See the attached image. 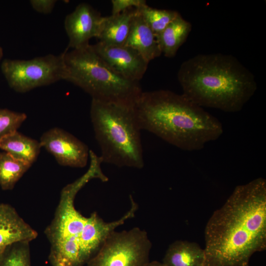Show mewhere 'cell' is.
Listing matches in <instances>:
<instances>
[{
	"mask_svg": "<svg viewBox=\"0 0 266 266\" xmlns=\"http://www.w3.org/2000/svg\"><path fill=\"white\" fill-rule=\"evenodd\" d=\"M138 9L156 36L180 14L175 10L152 8L147 4Z\"/></svg>",
	"mask_w": 266,
	"mask_h": 266,
	"instance_id": "d6986e66",
	"label": "cell"
},
{
	"mask_svg": "<svg viewBox=\"0 0 266 266\" xmlns=\"http://www.w3.org/2000/svg\"><path fill=\"white\" fill-rule=\"evenodd\" d=\"M204 266H249L266 248V181L236 186L204 230Z\"/></svg>",
	"mask_w": 266,
	"mask_h": 266,
	"instance_id": "6da1fadb",
	"label": "cell"
},
{
	"mask_svg": "<svg viewBox=\"0 0 266 266\" xmlns=\"http://www.w3.org/2000/svg\"><path fill=\"white\" fill-rule=\"evenodd\" d=\"M48 259H49V261L50 264L52 265V266H70L64 264L60 262L57 260H56L54 257H53L52 256L50 255H49Z\"/></svg>",
	"mask_w": 266,
	"mask_h": 266,
	"instance_id": "cb8c5ba5",
	"label": "cell"
},
{
	"mask_svg": "<svg viewBox=\"0 0 266 266\" xmlns=\"http://www.w3.org/2000/svg\"><path fill=\"white\" fill-rule=\"evenodd\" d=\"M191 30V24L179 14L156 36L162 54L167 58L174 57Z\"/></svg>",
	"mask_w": 266,
	"mask_h": 266,
	"instance_id": "e0dca14e",
	"label": "cell"
},
{
	"mask_svg": "<svg viewBox=\"0 0 266 266\" xmlns=\"http://www.w3.org/2000/svg\"><path fill=\"white\" fill-rule=\"evenodd\" d=\"M1 70L9 86L19 93L64 80L62 53L48 54L30 60L4 59Z\"/></svg>",
	"mask_w": 266,
	"mask_h": 266,
	"instance_id": "ba28073f",
	"label": "cell"
},
{
	"mask_svg": "<svg viewBox=\"0 0 266 266\" xmlns=\"http://www.w3.org/2000/svg\"><path fill=\"white\" fill-rule=\"evenodd\" d=\"M183 95L201 107L227 112L242 109L257 89L253 73L231 55L199 54L181 65Z\"/></svg>",
	"mask_w": 266,
	"mask_h": 266,
	"instance_id": "3957f363",
	"label": "cell"
},
{
	"mask_svg": "<svg viewBox=\"0 0 266 266\" xmlns=\"http://www.w3.org/2000/svg\"><path fill=\"white\" fill-rule=\"evenodd\" d=\"M124 45L137 51L149 63L162 54L156 36L143 18L138 8L133 17Z\"/></svg>",
	"mask_w": 266,
	"mask_h": 266,
	"instance_id": "4fadbf2b",
	"label": "cell"
},
{
	"mask_svg": "<svg viewBox=\"0 0 266 266\" xmlns=\"http://www.w3.org/2000/svg\"><path fill=\"white\" fill-rule=\"evenodd\" d=\"M133 106L141 130L184 150H200L223 132L217 118L184 95L171 91L142 92Z\"/></svg>",
	"mask_w": 266,
	"mask_h": 266,
	"instance_id": "7a4b0ae2",
	"label": "cell"
},
{
	"mask_svg": "<svg viewBox=\"0 0 266 266\" xmlns=\"http://www.w3.org/2000/svg\"><path fill=\"white\" fill-rule=\"evenodd\" d=\"M93 178L92 172L87 170L63 189L54 217L44 231L50 244L49 255L66 265L84 266L80 240L88 217L76 210L74 201L77 192Z\"/></svg>",
	"mask_w": 266,
	"mask_h": 266,
	"instance_id": "8992f818",
	"label": "cell"
},
{
	"mask_svg": "<svg viewBox=\"0 0 266 266\" xmlns=\"http://www.w3.org/2000/svg\"><path fill=\"white\" fill-rule=\"evenodd\" d=\"M39 142L62 166L83 167L87 165L89 155L87 145L62 129L54 128L46 131Z\"/></svg>",
	"mask_w": 266,
	"mask_h": 266,
	"instance_id": "9c48e42d",
	"label": "cell"
},
{
	"mask_svg": "<svg viewBox=\"0 0 266 266\" xmlns=\"http://www.w3.org/2000/svg\"><path fill=\"white\" fill-rule=\"evenodd\" d=\"M104 17L90 4H79L65 19V29L68 38L66 49H79L90 45L91 38H98Z\"/></svg>",
	"mask_w": 266,
	"mask_h": 266,
	"instance_id": "8fae6325",
	"label": "cell"
},
{
	"mask_svg": "<svg viewBox=\"0 0 266 266\" xmlns=\"http://www.w3.org/2000/svg\"><path fill=\"white\" fill-rule=\"evenodd\" d=\"M91 45L106 64L124 78L139 82L145 73L149 62L134 49L126 45L107 46L99 42Z\"/></svg>",
	"mask_w": 266,
	"mask_h": 266,
	"instance_id": "30bf717a",
	"label": "cell"
},
{
	"mask_svg": "<svg viewBox=\"0 0 266 266\" xmlns=\"http://www.w3.org/2000/svg\"><path fill=\"white\" fill-rule=\"evenodd\" d=\"M5 152H0V186L4 190L12 189L17 182L31 167Z\"/></svg>",
	"mask_w": 266,
	"mask_h": 266,
	"instance_id": "ac0fdd59",
	"label": "cell"
},
{
	"mask_svg": "<svg viewBox=\"0 0 266 266\" xmlns=\"http://www.w3.org/2000/svg\"><path fill=\"white\" fill-rule=\"evenodd\" d=\"M41 148L39 141L17 131L0 140V149L13 158L31 166L36 161Z\"/></svg>",
	"mask_w": 266,
	"mask_h": 266,
	"instance_id": "2e32d148",
	"label": "cell"
},
{
	"mask_svg": "<svg viewBox=\"0 0 266 266\" xmlns=\"http://www.w3.org/2000/svg\"></svg>",
	"mask_w": 266,
	"mask_h": 266,
	"instance_id": "4316f807",
	"label": "cell"
},
{
	"mask_svg": "<svg viewBox=\"0 0 266 266\" xmlns=\"http://www.w3.org/2000/svg\"><path fill=\"white\" fill-rule=\"evenodd\" d=\"M38 233L11 205L0 203V252L17 242H30Z\"/></svg>",
	"mask_w": 266,
	"mask_h": 266,
	"instance_id": "7c38bea8",
	"label": "cell"
},
{
	"mask_svg": "<svg viewBox=\"0 0 266 266\" xmlns=\"http://www.w3.org/2000/svg\"><path fill=\"white\" fill-rule=\"evenodd\" d=\"M0 266H31L30 242L11 244L0 252Z\"/></svg>",
	"mask_w": 266,
	"mask_h": 266,
	"instance_id": "ffe728a7",
	"label": "cell"
},
{
	"mask_svg": "<svg viewBox=\"0 0 266 266\" xmlns=\"http://www.w3.org/2000/svg\"><path fill=\"white\" fill-rule=\"evenodd\" d=\"M204 249L193 242L176 240L170 244L163 259L164 266H204Z\"/></svg>",
	"mask_w": 266,
	"mask_h": 266,
	"instance_id": "9a60e30c",
	"label": "cell"
},
{
	"mask_svg": "<svg viewBox=\"0 0 266 266\" xmlns=\"http://www.w3.org/2000/svg\"><path fill=\"white\" fill-rule=\"evenodd\" d=\"M3 56L2 49L1 47H0V61Z\"/></svg>",
	"mask_w": 266,
	"mask_h": 266,
	"instance_id": "484cf974",
	"label": "cell"
},
{
	"mask_svg": "<svg viewBox=\"0 0 266 266\" xmlns=\"http://www.w3.org/2000/svg\"><path fill=\"white\" fill-rule=\"evenodd\" d=\"M144 266H164L162 263H161L157 261H152L151 262L148 263Z\"/></svg>",
	"mask_w": 266,
	"mask_h": 266,
	"instance_id": "d4e9b609",
	"label": "cell"
},
{
	"mask_svg": "<svg viewBox=\"0 0 266 266\" xmlns=\"http://www.w3.org/2000/svg\"><path fill=\"white\" fill-rule=\"evenodd\" d=\"M57 0H31L30 3L36 11L43 14H48L53 10Z\"/></svg>",
	"mask_w": 266,
	"mask_h": 266,
	"instance_id": "603a6c76",
	"label": "cell"
},
{
	"mask_svg": "<svg viewBox=\"0 0 266 266\" xmlns=\"http://www.w3.org/2000/svg\"><path fill=\"white\" fill-rule=\"evenodd\" d=\"M137 9L133 8L104 17L98 37L99 42L107 46L124 45Z\"/></svg>",
	"mask_w": 266,
	"mask_h": 266,
	"instance_id": "5bb4252c",
	"label": "cell"
},
{
	"mask_svg": "<svg viewBox=\"0 0 266 266\" xmlns=\"http://www.w3.org/2000/svg\"><path fill=\"white\" fill-rule=\"evenodd\" d=\"M152 243L138 227L113 231L86 266H144L149 262Z\"/></svg>",
	"mask_w": 266,
	"mask_h": 266,
	"instance_id": "52a82bcc",
	"label": "cell"
},
{
	"mask_svg": "<svg viewBox=\"0 0 266 266\" xmlns=\"http://www.w3.org/2000/svg\"><path fill=\"white\" fill-rule=\"evenodd\" d=\"M64 80L102 101L134 103L142 91L138 82L127 80L111 69L90 44L63 53Z\"/></svg>",
	"mask_w": 266,
	"mask_h": 266,
	"instance_id": "5b68a950",
	"label": "cell"
},
{
	"mask_svg": "<svg viewBox=\"0 0 266 266\" xmlns=\"http://www.w3.org/2000/svg\"><path fill=\"white\" fill-rule=\"evenodd\" d=\"M26 118L24 113L0 108V140L17 131Z\"/></svg>",
	"mask_w": 266,
	"mask_h": 266,
	"instance_id": "44dd1931",
	"label": "cell"
},
{
	"mask_svg": "<svg viewBox=\"0 0 266 266\" xmlns=\"http://www.w3.org/2000/svg\"><path fill=\"white\" fill-rule=\"evenodd\" d=\"M133 104L92 99L90 117L102 163L119 167H143L141 130Z\"/></svg>",
	"mask_w": 266,
	"mask_h": 266,
	"instance_id": "277c9868",
	"label": "cell"
},
{
	"mask_svg": "<svg viewBox=\"0 0 266 266\" xmlns=\"http://www.w3.org/2000/svg\"><path fill=\"white\" fill-rule=\"evenodd\" d=\"M112 15H116L132 8H139L147 4L144 0H112Z\"/></svg>",
	"mask_w": 266,
	"mask_h": 266,
	"instance_id": "7402d4cb",
	"label": "cell"
}]
</instances>
